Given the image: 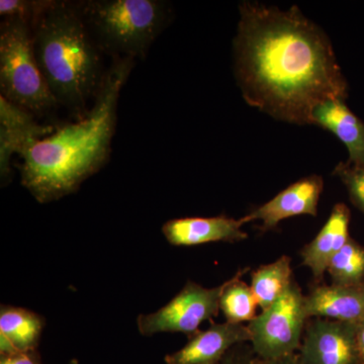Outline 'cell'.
<instances>
[{
    "mask_svg": "<svg viewBox=\"0 0 364 364\" xmlns=\"http://www.w3.org/2000/svg\"><path fill=\"white\" fill-rule=\"evenodd\" d=\"M234 60L246 102L287 123L313 124L318 105L347 97L329 38L296 6L243 2Z\"/></svg>",
    "mask_w": 364,
    "mask_h": 364,
    "instance_id": "6da1fadb",
    "label": "cell"
},
{
    "mask_svg": "<svg viewBox=\"0 0 364 364\" xmlns=\"http://www.w3.org/2000/svg\"><path fill=\"white\" fill-rule=\"evenodd\" d=\"M134 65L135 60L112 59L87 114L55 129L21 153V184L37 202L51 203L75 193L107 162L119 97Z\"/></svg>",
    "mask_w": 364,
    "mask_h": 364,
    "instance_id": "7a4b0ae2",
    "label": "cell"
},
{
    "mask_svg": "<svg viewBox=\"0 0 364 364\" xmlns=\"http://www.w3.org/2000/svg\"><path fill=\"white\" fill-rule=\"evenodd\" d=\"M33 52L58 107L80 119L107 70L77 1L45 0L32 21Z\"/></svg>",
    "mask_w": 364,
    "mask_h": 364,
    "instance_id": "3957f363",
    "label": "cell"
},
{
    "mask_svg": "<svg viewBox=\"0 0 364 364\" xmlns=\"http://www.w3.org/2000/svg\"><path fill=\"white\" fill-rule=\"evenodd\" d=\"M88 32L102 54L112 59H142L168 23L162 0L77 1Z\"/></svg>",
    "mask_w": 364,
    "mask_h": 364,
    "instance_id": "277c9868",
    "label": "cell"
},
{
    "mask_svg": "<svg viewBox=\"0 0 364 364\" xmlns=\"http://www.w3.org/2000/svg\"><path fill=\"white\" fill-rule=\"evenodd\" d=\"M0 90L36 117L58 107L36 60L32 23L23 18H4L0 25Z\"/></svg>",
    "mask_w": 364,
    "mask_h": 364,
    "instance_id": "5b68a950",
    "label": "cell"
},
{
    "mask_svg": "<svg viewBox=\"0 0 364 364\" xmlns=\"http://www.w3.org/2000/svg\"><path fill=\"white\" fill-rule=\"evenodd\" d=\"M308 320L305 296L294 279L277 303L249 322L254 354L262 360H274L298 353Z\"/></svg>",
    "mask_w": 364,
    "mask_h": 364,
    "instance_id": "8992f818",
    "label": "cell"
},
{
    "mask_svg": "<svg viewBox=\"0 0 364 364\" xmlns=\"http://www.w3.org/2000/svg\"><path fill=\"white\" fill-rule=\"evenodd\" d=\"M228 284L207 289L186 282L183 289L169 303L155 313L141 314L136 318L139 332L143 336L158 333H183L189 338L200 331L205 321L215 317L220 311V301Z\"/></svg>",
    "mask_w": 364,
    "mask_h": 364,
    "instance_id": "52a82bcc",
    "label": "cell"
},
{
    "mask_svg": "<svg viewBox=\"0 0 364 364\" xmlns=\"http://www.w3.org/2000/svg\"><path fill=\"white\" fill-rule=\"evenodd\" d=\"M358 324L309 318L298 355L303 364H361Z\"/></svg>",
    "mask_w": 364,
    "mask_h": 364,
    "instance_id": "ba28073f",
    "label": "cell"
},
{
    "mask_svg": "<svg viewBox=\"0 0 364 364\" xmlns=\"http://www.w3.org/2000/svg\"><path fill=\"white\" fill-rule=\"evenodd\" d=\"M323 184L322 177L318 176H308L294 182L269 202L244 215L240 221L243 225L260 221L261 231L267 232L289 218L301 215L316 217Z\"/></svg>",
    "mask_w": 364,
    "mask_h": 364,
    "instance_id": "9c48e42d",
    "label": "cell"
},
{
    "mask_svg": "<svg viewBox=\"0 0 364 364\" xmlns=\"http://www.w3.org/2000/svg\"><path fill=\"white\" fill-rule=\"evenodd\" d=\"M55 127L38 123L35 114L0 97V176H11V157L21 154L35 141L51 135Z\"/></svg>",
    "mask_w": 364,
    "mask_h": 364,
    "instance_id": "30bf717a",
    "label": "cell"
},
{
    "mask_svg": "<svg viewBox=\"0 0 364 364\" xmlns=\"http://www.w3.org/2000/svg\"><path fill=\"white\" fill-rule=\"evenodd\" d=\"M251 341L248 326L225 322L212 324L189 338L181 350L165 358L166 364H218L239 344Z\"/></svg>",
    "mask_w": 364,
    "mask_h": 364,
    "instance_id": "8fae6325",
    "label": "cell"
},
{
    "mask_svg": "<svg viewBox=\"0 0 364 364\" xmlns=\"http://www.w3.org/2000/svg\"><path fill=\"white\" fill-rule=\"evenodd\" d=\"M240 220L226 215L181 218L163 225L165 239L174 246H196L213 242H239L248 238Z\"/></svg>",
    "mask_w": 364,
    "mask_h": 364,
    "instance_id": "7c38bea8",
    "label": "cell"
},
{
    "mask_svg": "<svg viewBox=\"0 0 364 364\" xmlns=\"http://www.w3.org/2000/svg\"><path fill=\"white\" fill-rule=\"evenodd\" d=\"M308 318H325L359 324L364 320V284L358 286L318 284L305 296Z\"/></svg>",
    "mask_w": 364,
    "mask_h": 364,
    "instance_id": "4fadbf2b",
    "label": "cell"
},
{
    "mask_svg": "<svg viewBox=\"0 0 364 364\" xmlns=\"http://www.w3.org/2000/svg\"><path fill=\"white\" fill-rule=\"evenodd\" d=\"M349 222L350 210L344 203H337L324 227L301 250L303 264L310 268L316 282L323 279L330 261L350 239Z\"/></svg>",
    "mask_w": 364,
    "mask_h": 364,
    "instance_id": "5bb4252c",
    "label": "cell"
},
{
    "mask_svg": "<svg viewBox=\"0 0 364 364\" xmlns=\"http://www.w3.org/2000/svg\"><path fill=\"white\" fill-rule=\"evenodd\" d=\"M313 124L332 132L346 146L349 163L364 165V124L343 100H329L316 107Z\"/></svg>",
    "mask_w": 364,
    "mask_h": 364,
    "instance_id": "9a60e30c",
    "label": "cell"
},
{
    "mask_svg": "<svg viewBox=\"0 0 364 364\" xmlns=\"http://www.w3.org/2000/svg\"><path fill=\"white\" fill-rule=\"evenodd\" d=\"M44 329V318L23 308L2 306L0 311L1 355L33 351Z\"/></svg>",
    "mask_w": 364,
    "mask_h": 364,
    "instance_id": "2e32d148",
    "label": "cell"
},
{
    "mask_svg": "<svg viewBox=\"0 0 364 364\" xmlns=\"http://www.w3.org/2000/svg\"><path fill=\"white\" fill-rule=\"evenodd\" d=\"M291 263V258L284 255L251 274V289L262 312L277 303L293 284Z\"/></svg>",
    "mask_w": 364,
    "mask_h": 364,
    "instance_id": "e0dca14e",
    "label": "cell"
},
{
    "mask_svg": "<svg viewBox=\"0 0 364 364\" xmlns=\"http://www.w3.org/2000/svg\"><path fill=\"white\" fill-rule=\"evenodd\" d=\"M249 268L239 270L231 279L228 280L220 301V310L224 314L227 322L242 324L251 322L256 317L257 301L251 287L242 280Z\"/></svg>",
    "mask_w": 364,
    "mask_h": 364,
    "instance_id": "ac0fdd59",
    "label": "cell"
},
{
    "mask_svg": "<svg viewBox=\"0 0 364 364\" xmlns=\"http://www.w3.org/2000/svg\"><path fill=\"white\" fill-rule=\"evenodd\" d=\"M327 272L334 286L364 284V247L350 238L328 265Z\"/></svg>",
    "mask_w": 364,
    "mask_h": 364,
    "instance_id": "d6986e66",
    "label": "cell"
},
{
    "mask_svg": "<svg viewBox=\"0 0 364 364\" xmlns=\"http://www.w3.org/2000/svg\"><path fill=\"white\" fill-rule=\"evenodd\" d=\"M334 174L338 176L346 186L352 203L364 214V165L340 163Z\"/></svg>",
    "mask_w": 364,
    "mask_h": 364,
    "instance_id": "ffe728a7",
    "label": "cell"
},
{
    "mask_svg": "<svg viewBox=\"0 0 364 364\" xmlns=\"http://www.w3.org/2000/svg\"><path fill=\"white\" fill-rule=\"evenodd\" d=\"M44 0H1L0 16L2 18H20L32 23Z\"/></svg>",
    "mask_w": 364,
    "mask_h": 364,
    "instance_id": "44dd1931",
    "label": "cell"
},
{
    "mask_svg": "<svg viewBox=\"0 0 364 364\" xmlns=\"http://www.w3.org/2000/svg\"><path fill=\"white\" fill-rule=\"evenodd\" d=\"M255 358L252 347L246 346V343L239 344L228 352L218 364H253Z\"/></svg>",
    "mask_w": 364,
    "mask_h": 364,
    "instance_id": "7402d4cb",
    "label": "cell"
},
{
    "mask_svg": "<svg viewBox=\"0 0 364 364\" xmlns=\"http://www.w3.org/2000/svg\"><path fill=\"white\" fill-rule=\"evenodd\" d=\"M0 364H40V360L38 354L33 350L1 355Z\"/></svg>",
    "mask_w": 364,
    "mask_h": 364,
    "instance_id": "603a6c76",
    "label": "cell"
},
{
    "mask_svg": "<svg viewBox=\"0 0 364 364\" xmlns=\"http://www.w3.org/2000/svg\"><path fill=\"white\" fill-rule=\"evenodd\" d=\"M253 364H303L299 360L298 353L293 354V355L287 356V358H282L279 359H274V360H262V359L258 358L256 356L254 359Z\"/></svg>",
    "mask_w": 364,
    "mask_h": 364,
    "instance_id": "cb8c5ba5",
    "label": "cell"
},
{
    "mask_svg": "<svg viewBox=\"0 0 364 364\" xmlns=\"http://www.w3.org/2000/svg\"><path fill=\"white\" fill-rule=\"evenodd\" d=\"M358 342L361 364H364V320L358 324Z\"/></svg>",
    "mask_w": 364,
    "mask_h": 364,
    "instance_id": "d4e9b609",
    "label": "cell"
}]
</instances>
